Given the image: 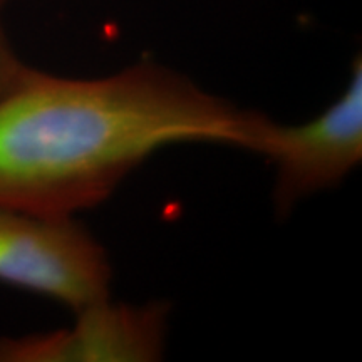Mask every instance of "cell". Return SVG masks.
<instances>
[{
    "label": "cell",
    "mask_w": 362,
    "mask_h": 362,
    "mask_svg": "<svg viewBox=\"0 0 362 362\" xmlns=\"http://www.w3.org/2000/svg\"><path fill=\"white\" fill-rule=\"evenodd\" d=\"M0 282L81 310L110 298L104 248L72 216L0 205Z\"/></svg>",
    "instance_id": "cell-2"
},
{
    "label": "cell",
    "mask_w": 362,
    "mask_h": 362,
    "mask_svg": "<svg viewBox=\"0 0 362 362\" xmlns=\"http://www.w3.org/2000/svg\"><path fill=\"white\" fill-rule=\"evenodd\" d=\"M35 72L37 71L24 64L22 59L17 56L12 44L8 42L6 30L0 24V99L33 79Z\"/></svg>",
    "instance_id": "cell-5"
},
{
    "label": "cell",
    "mask_w": 362,
    "mask_h": 362,
    "mask_svg": "<svg viewBox=\"0 0 362 362\" xmlns=\"http://www.w3.org/2000/svg\"><path fill=\"white\" fill-rule=\"evenodd\" d=\"M264 121L156 62L99 79L37 71L0 99V205L74 216L170 144L255 151Z\"/></svg>",
    "instance_id": "cell-1"
},
{
    "label": "cell",
    "mask_w": 362,
    "mask_h": 362,
    "mask_svg": "<svg viewBox=\"0 0 362 362\" xmlns=\"http://www.w3.org/2000/svg\"><path fill=\"white\" fill-rule=\"evenodd\" d=\"M71 329L0 339V362L158 361L166 337L165 304L123 305L110 298L76 310Z\"/></svg>",
    "instance_id": "cell-4"
},
{
    "label": "cell",
    "mask_w": 362,
    "mask_h": 362,
    "mask_svg": "<svg viewBox=\"0 0 362 362\" xmlns=\"http://www.w3.org/2000/svg\"><path fill=\"white\" fill-rule=\"evenodd\" d=\"M4 2H6V0H0V7H2V4H4Z\"/></svg>",
    "instance_id": "cell-6"
},
{
    "label": "cell",
    "mask_w": 362,
    "mask_h": 362,
    "mask_svg": "<svg viewBox=\"0 0 362 362\" xmlns=\"http://www.w3.org/2000/svg\"><path fill=\"white\" fill-rule=\"evenodd\" d=\"M255 153L275 166L279 214H288L302 198L341 183L362 160L361 57L352 62L344 94L309 123L282 126L267 117Z\"/></svg>",
    "instance_id": "cell-3"
}]
</instances>
